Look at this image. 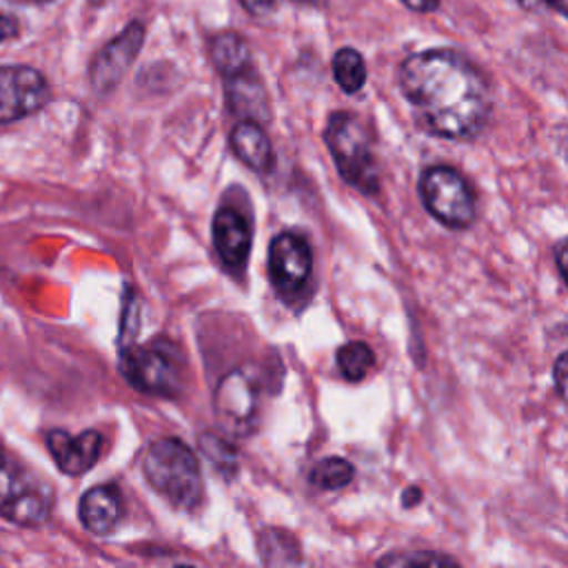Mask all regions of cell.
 <instances>
[{
    "label": "cell",
    "instance_id": "7402d4cb",
    "mask_svg": "<svg viewBox=\"0 0 568 568\" xmlns=\"http://www.w3.org/2000/svg\"><path fill=\"white\" fill-rule=\"evenodd\" d=\"M138 328H140V304L133 291L126 288V295L122 297V315H120V333H118L120 351L135 342Z\"/></svg>",
    "mask_w": 568,
    "mask_h": 568
},
{
    "label": "cell",
    "instance_id": "277c9868",
    "mask_svg": "<svg viewBox=\"0 0 568 568\" xmlns=\"http://www.w3.org/2000/svg\"><path fill=\"white\" fill-rule=\"evenodd\" d=\"M120 373L140 393L153 397H178L184 386V362L175 344L153 339L144 346L120 351Z\"/></svg>",
    "mask_w": 568,
    "mask_h": 568
},
{
    "label": "cell",
    "instance_id": "cb8c5ba5",
    "mask_svg": "<svg viewBox=\"0 0 568 568\" xmlns=\"http://www.w3.org/2000/svg\"><path fill=\"white\" fill-rule=\"evenodd\" d=\"M18 33H20V22L13 16L0 11V42L13 40L18 38Z\"/></svg>",
    "mask_w": 568,
    "mask_h": 568
},
{
    "label": "cell",
    "instance_id": "d6986e66",
    "mask_svg": "<svg viewBox=\"0 0 568 568\" xmlns=\"http://www.w3.org/2000/svg\"><path fill=\"white\" fill-rule=\"evenodd\" d=\"M355 468L344 457H326L320 459L308 475V481L320 490H339L351 484Z\"/></svg>",
    "mask_w": 568,
    "mask_h": 568
},
{
    "label": "cell",
    "instance_id": "ac0fdd59",
    "mask_svg": "<svg viewBox=\"0 0 568 568\" xmlns=\"http://www.w3.org/2000/svg\"><path fill=\"white\" fill-rule=\"evenodd\" d=\"M375 568H459V564L435 550H397L384 555Z\"/></svg>",
    "mask_w": 568,
    "mask_h": 568
},
{
    "label": "cell",
    "instance_id": "5bb4252c",
    "mask_svg": "<svg viewBox=\"0 0 568 568\" xmlns=\"http://www.w3.org/2000/svg\"><path fill=\"white\" fill-rule=\"evenodd\" d=\"M82 526L93 535H109L122 517V497L115 486L100 484L89 488L78 504Z\"/></svg>",
    "mask_w": 568,
    "mask_h": 568
},
{
    "label": "cell",
    "instance_id": "9a60e30c",
    "mask_svg": "<svg viewBox=\"0 0 568 568\" xmlns=\"http://www.w3.org/2000/svg\"><path fill=\"white\" fill-rule=\"evenodd\" d=\"M229 142L235 158L242 160L248 169L257 173H266L273 166V146L262 124L251 120H240L233 126Z\"/></svg>",
    "mask_w": 568,
    "mask_h": 568
},
{
    "label": "cell",
    "instance_id": "4fadbf2b",
    "mask_svg": "<svg viewBox=\"0 0 568 568\" xmlns=\"http://www.w3.org/2000/svg\"><path fill=\"white\" fill-rule=\"evenodd\" d=\"M222 80H224L226 106L233 115H237L240 120L257 122V124H264L271 120L268 98L255 67H248Z\"/></svg>",
    "mask_w": 568,
    "mask_h": 568
},
{
    "label": "cell",
    "instance_id": "5b68a950",
    "mask_svg": "<svg viewBox=\"0 0 568 568\" xmlns=\"http://www.w3.org/2000/svg\"><path fill=\"white\" fill-rule=\"evenodd\" d=\"M419 195L444 226L466 229L475 220V195L464 175L450 166H428L419 178Z\"/></svg>",
    "mask_w": 568,
    "mask_h": 568
},
{
    "label": "cell",
    "instance_id": "4dcf8cb0",
    "mask_svg": "<svg viewBox=\"0 0 568 568\" xmlns=\"http://www.w3.org/2000/svg\"><path fill=\"white\" fill-rule=\"evenodd\" d=\"M175 568H195V566H186V564H180V566H175Z\"/></svg>",
    "mask_w": 568,
    "mask_h": 568
},
{
    "label": "cell",
    "instance_id": "f546056e",
    "mask_svg": "<svg viewBox=\"0 0 568 568\" xmlns=\"http://www.w3.org/2000/svg\"><path fill=\"white\" fill-rule=\"evenodd\" d=\"M293 2H302V4H311V2H317V0H293Z\"/></svg>",
    "mask_w": 568,
    "mask_h": 568
},
{
    "label": "cell",
    "instance_id": "83f0119b",
    "mask_svg": "<svg viewBox=\"0 0 568 568\" xmlns=\"http://www.w3.org/2000/svg\"><path fill=\"white\" fill-rule=\"evenodd\" d=\"M539 4H546L550 9H555L557 13H561L564 18H568V0H537Z\"/></svg>",
    "mask_w": 568,
    "mask_h": 568
},
{
    "label": "cell",
    "instance_id": "44dd1931",
    "mask_svg": "<svg viewBox=\"0 0 568 568\" xmlns=\"http://www.w3.org/2000/svg\"><path fill=\"white\" fill-rule=\"evenodd\" d=\"M200 450L217 473L231 477L237 470V453L229 439L215 433H202Z\"/></svg>",
    "mask_w": 568,
    "mask_h": 568
},
{
    "label": "cell",
    "instance_id": "f1b7e54d",
    "mask_svg": "<svg viewBox=\"0 0 568 568\" xmlns=\"http://www.w3.org/2000/svg\"><path fill=\"white\" fill-rule=\"evenodd\" d=\"M419 497H422L419 488H417V486H410V488L402 495V501H404V506H413L415 501H419Z\"/></svg>",
    "mask_w": 568,
    "mask_h": 568
},
{
    "label": "cell",
    "instance_id": "ffe728a7",
    "mask_svg": "<svg viewBox=\"0 0 568 568\" xmlns=\"http://www.w3.org/2000/svg\"><path fill=\"white\" fill-rule=\"evenodd\" d=\"M373 364H375V353L366 342L353 339V342H346L344 346H339V351H337L339 373L348 382L364 379V375L371 371Z\"/></svg>",
    "mask_w": 568,
    "mask_h": 568
},
{
    "label": "cell",
    "instance_id": "e0dca14e",
    "mask_svg": "<svg viewBox=\"0 0 568 568\" xmlns=\"http://www.w3.org/2000/svg\"><path fill=\"white\" fill-rule=\"evenodd\" d=\"M333 75L342 91L357 93L366 82V64L362 53L353 47L337 49V53L333 55Z\"/></svg>",
    "mask_w": 568,
    "mask_h": 568
},
{
    "label": "cell",
    "instance_id": "6da1fadb",
    "mask_svg": "<svg viewBox=\"0 0 568 568\" xmlns=\"http://www.w3.org/2000/svg\"><path fill=\"white\" fill-rule=\"evenodd\" d=\"M399 89L417 124L437 138L470 140L488 120L490 89L484 73L453 49H426L402 60Z\"/></svg>",
    "mask_w": 568,
    "mask_h": 568
},
{
    "label": "cell",
    "instance_id": "52a82bcc",
    "mask_svg": "<svg viewBox=\"0 0 568 568\" xmlns=\"http://www.w3.org/2000/svg\"><path fill=\"white\" fill-rule=\"evenodd\" d=\"M49 80L29 64H0V124L38 113L51 102Z\"/></svg>",
    "mask_w": 568,
    "mask_h": 568
},
{
    "label": "cell",
    "instance_id": "30bf717a",
    "mask_svg": "<svg viewBox=\"0 0 568 568\" xmlns=\"http://www.w3.org/2000/svg\"><path fill=\"white\" fill-rule=\"evenodd\" d=\"M311 271L313 255L304 237L291 231L273 237L268 246V275L280 297L291 302L295 295H300L308 284Z\"/></svg>",
    "mask_w": 568,
    "mask_h": 568
},
{
    "label": "cell",
    "instance_id": "7a4b0ae2",
    "mask_svg": "<svg viewBox=\"0 0 568 568\" xmlns=\"http://www.w3.org/2000/svg\"><path fill=\"white\" fill-rule=\"evenodd\" d=\"M142 475L149 486L178 510H193L204 495L195 453L175 437H158L142 453Z\"/></svg>",
    "mask_w": 568,
    "mask_h": 568
},
{
    "label": "cell",
    "instance_id": "484cf974",
    "mask_svg": "<svg viewBox=\"0 0 568 568\" xmlns=\"http://www.w3.org/2000/svg\"><path fill=\"white\" fill-rule=\"evenodd\" d=\"M399 2L417 13H430L439 7V0H399Z\"/></svg>",
    "mask_w": 568,
    "mask_h": 568
},
{
    "label": "cell",
    "instance_id": "4316f807",
    "mask_svg": "<svg viewBox=\"0 0 568 568\" xmlns=\"http://www.w3.org/2000/svg\"><path fill=\"white\" fill-rule=\"evenodd\" d=\"M557 266H559L561 275H564L566 282H568V240L557 248Z\"/></svg>",
    "mask_w": 568,
    "mask_h": 568
},
{
    "label": "cell",
    "instance_id": "1f68e13d",
    "mask_svg": "<svg viewBox=\"0 0 568 568\" xmlns=\"http://www.w3.org/2000/svg\"><path fill=\"white\" fill-rule=\"evenodd\" d=\"M27 2H47V0H27Z\"/></svg>",
    "mask_w": 568,
    "mask_h": 568
},
{
    "label": "cell",
    "instance_id": "ba28073f",
    "mask_svg": "<svg viewBox=\"0 0 568 568\" xmlns=\"http://www.w3.org/2000/svg\"><path fill=\"white\" fill-rule=\"evenodd\" d=\"M260 388L246 368L226 373L213 395V408L220 426L231 435H248L257 422Z\"/></svg>",
    "mask_w": 568,
    "mask_h": 568
},
{
    "label": "cell",
    "instance_id": "2e32d148",
    "mask_svg": "<svg viewBox=\"0 0 568 568\" xmlns=\"http://www.w3.org/2000/svg\"><path fill=\"white\" fill-rule=\"evenodd\" d=\"M211 60L222 78L253 67V55L246 40L235 31H222L211 40Z\"/></svg>",
    "mask_w": 568,
    "mask_h": 568
},
{
    "label": "cell",
    "instance_id": "9c48e42d",
    "mask_svg": "<svg viewBox=\"0 0 568 568\" xmlns=\"http://www.w3.org/2000/svg\"><path fill=\"white\" fill-rule=\"evenodd\" d=\"M144 24L131 20L118 36H113L89 64V84L98 95H109L124 80L144 44Z\"/></svg>",
    "mask_w": 568,
    "mask_h": 568
},
{
    "label": "cell",
    "instance_id": "8992f818",
    "mask_svg": "<svg viewBox=\"0 0 568 568\" xmlns=\"http://www.w3.org/2000/svg\"><path fill=\"white\" fill-rule=\"evenodd\" d=\"M0 515L20 526H40L51 515V495L0 450Z\"/></svg>",
    "mask_w": 568,
    "mask_h": 568
},
{
    "label": "cell",
    "instance_id": "7c38bea8",
    "mask_svg": "<svg viewBox=\"0 0 568 568\" xmlns=\"http://www.w3.org/2000/svg\"><path fill=\"white\" fill-rule=\"evenodd\" d=\"M47 448L64 475L78 477L93 468L100 459L102 435L98 430H82L80 435H71L62 428H53L47 433Z\"/></svg>",
    "mask_w": 568,
    "mask_h": 568
},
{
    "label": "cell",
    "instance_id": "603a6c76",
    "mask_svg": "<svg viewBox=\"0 0 568 568\" xmlns=\"http://www.w3.org/2000/svg\"><path fill=\"white\" fill-rule=\"evenodd\" d=\"M555 384H557L561 399L568 406V351H564L555 362Z\"/></svg>",
    "mask_w": 568,
    "mask_h": 568
},
{
    "label": "cell",
    "instance_id": "8fae6325",
    "mask_svg": "<svg viewBox=\"0 0 568 568\" xmlns=\"http://www.w3.org/2000/svg\"><path fill=\"white\" fill-rule=\"evenodd\" d=\"M213 233V246L220 257V262L231 271V273H242L251 253V240H253V229L248 217L237 211L231 204H222L211 224Z\"/></svg>",
    "mask_w": 568,
    "mask_h": 568
},
{
    "label": "cell",
    "instance_id": "3957f363",
    "mask_svg": "<svg viewBox=\"0 0 568 568\" xmlns=\"http://www.w3.org/2000/svg\"><path fill=\"white\" fill-rule=\"evenodd\" d=\"M324 140L339 175L357 191L375 195L379 191V166L362 120L348 111L331 113Z\"/></svg>",
    "mask_w": 568,
    "mask_h": 568
},
{
    "label": "cell",
    "instance_id": "d4e9b609",
    "mask_svg": "<svg viewBox=\"0 0 568 568\" xmlns=\"http://www.w3.org/2000/svg\"><path fill=\"white\" fill-rule=\"evenodd\" d=\"M240 4L251 13V16H266L275 9L277 0H240Z\"/></svg>",
    "mask_w": 568,
    "mask_h": 568
}]
</instances>
